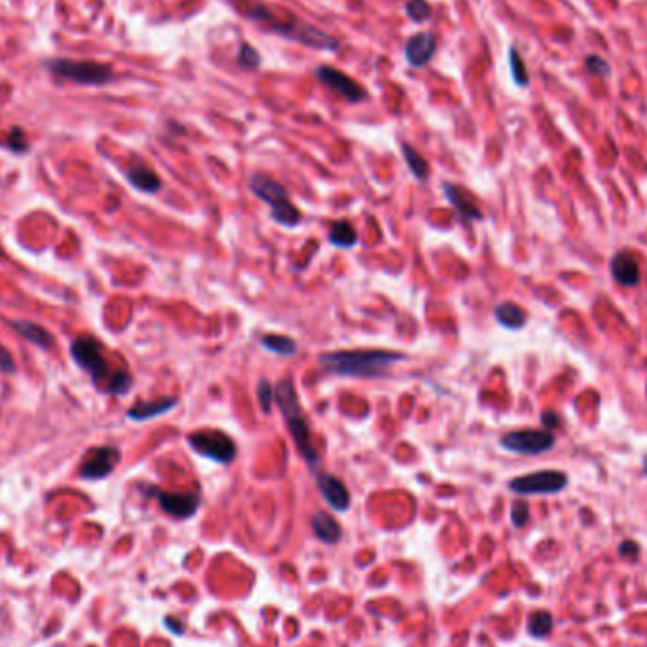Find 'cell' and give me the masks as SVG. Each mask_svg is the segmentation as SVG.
<instances>
[{
  "label": "cell",
  "instance_id": "cell-1",
  "mask_svg": "<svg viewBox=\"0 0 647 647\" xmlns=\"http://www.w3.org/2000/svg\"><path fill=\"white\" fill-rule=\"evenodd\" d=\"M243 10L244 17H248L257 25H262L265 31L269 33L280 34L288 40H296L303 46H309L312 49H320V51H335L339 49V40L335 36H331L326 31H320L314 25H309L305 21L297 19L296 15L291 17H280V15L269 8L267 4L256 2V0H244Z\"/></svg>",
  "mask_w": 647,
  "mask_h": 647
},
{
  "label": "cell",
  "instance_id": "cell-2",
  "mask_svg": "<svg viewBox=\"0 0 647 647\" xmlns=\"http://www.w3.org/2000/svg\"><path fill=\"white\" fill-rule=\"evenodd\" d=\"M405 354L383 349H356V351L328 352L320 356L326 373L349 378H381L392 365L404 362Z\"/></svg>",
  "mask_w": 647,
  "mask_h": 647
},
{
  "label": "cell",
  "instance_id": "cell-3",
  "mask_svg": "<svg viewBox=\"0 0 647 647\" xmlns=\"http://www.w3.org/2000/svg\"><path fill=\"white\" fill-rule=\"evenodd\" d=\"M250 191L262 199L263 202H267L271 209V218L282 225V227H297L301 223V212L297 209L296 205L290 201V195L284 188L282 184L273 180L271 176L257 173V175L250 176Z\"/></svg>",
  "mask_w": 647,
  "mask_h": 647
},
{
  "label": "cell",
  "instance_id": "cell-4",
  "mask_svg": "<svg viewBox=\"0 0 647 647\" xmlns=\"http://www.w3.org/2000/svg\"><path fill=\"white\" fill-rule=\"evenodd\" d=\"M70 354H72V360L76 364L91 377L93 385L99 386L102 392L106 390L108 383H110L115 369H112L108 364L101 341L93 335H81L70 344Z\"/></svg>",
  "mask_w": 647,
  "mask_h": 647
},
{
  "label": "cell",
  "instance_id": "cell-5",
  "mask_svg": "<svg viewBox=\"0 0 647 647\" xmlns=\"http://www.w3.org/2000/svg\"><path fill=\"white\" fill-rule=\"evenodd\" d=\"M46 68L54 76L76 81L81 86H104L114 80L115 74L110 65L97 61H68V59H51Z\"/></svg>",
  "mask_w": 647,
  "mask_h": 647
},
{
  "label": "cell",
  "instance_id": "cell-6",
  "mask_svg": "<svg viewBox=\"0 0 647 647\" xmlns=\"http://www.w3.org/2000/svg\"><path fill=\"white\" fill-rule=\"evenodd\" d=\"M188 445L205 458L218 464H231L237 456L235 441L222 430L205 428L191 431L188 436Z\"/></svg>",
  "mask_w": 647,
  "mask_h": 647
},
{
  "label": "cell",
  "instance_id": "cell-7",
  "mask_svg": "<svg viewBox=\"0 0 647 647\" xmlns=\"http://www.w3.org/2000/svg\"><path fill=\"white\" fill-rule=\"evenodd\" d=\"M568 477L562 472L543 470L528 475H520L509 481V490L517 494H557L564 490Z\"/></svg>",
  "mask_w": 647,
  "mask_h": 647
},
{
  "label": "cell",
  "instance_id": "cell-8",
  "mask_svg": "<svg viewBox=\"0 0 647 647\" xmlns=\"http://www.w3.org/2000/svg\"><path fill=\"white\" fill-rule=\"evenodd\" d=\"M314 74H317L320 83L333 89L339 97H343L344 101L352 102V104H358V102H364L369 99V93L365 91L364 86L354 80V78H351L349 74H344L343 70H339V68H333L330 65H320L314 70Z\"/></svg>",
  "mask_w": 647,
  "mask_h": 647
},
{
  "label": "cell",
  "instance_id": "cell-9",
  "mask_svg": "<svg viewBox=\"0 0 647 647\" xmlns=\"http://www.w3.org/2000/svg\"><path fill=\"white\" fill-rule=\"evenodd\" d=\"M500 445L517 454H541L553 449L554 436L547 430L509 431L502 436Z\"/></svg>",
  "mask_w": 647,
  "mask_h": 647
},
{
  "label": "cell",
  "instance_id": "cell-10",
  "mask_svg": "<svg viewBox=\"0 0 647 647\" xmlns=\"http://www.w3.org/2000/svg\"><path fill=\"white\" fill-rule=\"evenodd\" d=\"M120 456H122L120 449H115V447H95L86 454V458L81 462L80 477L89 479V481H99V479L108 477L120 462Z\"/></svg>",
  "mask_w": 647,
  "mask_h": 647
},
{
  "label": "cell",
  "instance_id": "cell-11",
  "mask_svg": "<svg viewBox=\"0 0 647 647\" xmlns=\"http://www.w3.org/2000/svg\"><path fill=\"white\" fill-rule=\"evenodd\" d=\"M154 496L165 513H169L175 519H189L193 517L201 506L199 494L193 493H163L159 488H152Z\"/></svg>",
  "mask_w": 647,
  "mask_h": 647
},
{
  "label": "cell",
  "instance_id": "cell-12",
  "mask_svg": "<svg viewBox=\"0 0 647 647\" xmlns=\"http://www.w3.org/2000/svg\"><path fill=\"white\" fill-rule=\"evenodd\" d=\"M286 424H288V430H290V436L291 439H294V443H296L299 454L303 456L305 462L309 464V468L314 470V468L320 464V456H318V452L314 451V447H312L309 424H307V420H305L303 413L299 411L296 413V415H291V417H286Z\"/></svg>",
  "mask_w": 647,
  "mask_h": 647
},
{
  "label": "cell",
  "instance_id": "cell-13",
  "mask_svg": "<svg viewBox=\"0 0 647 647\" xmlns=\"http://www.w3.org/2000/svg\"><path fill=\"white\" fill-rule=\"evenodd\" d=\"M438 49V40L433 33H417L405 44V59L415 68L426 67Z\"/></svg>",
  "mask_w": 647,
  "mask_h": 647
},
{
  "label": "cell",
  "instance_id": "cell-14",
  "mask_svg": "<svg viewBox=\"0 0 647 647\" xmlns=\"http://www.w3.org/2000/svg\"><path fill=\"white\" fill-rule=\"evenodd\" d=\"M317 485L324 500L333 507L335 511H346L351 507V494L349 488L344 485L343 481L331 473H318L317 475Z\"/></svg>",
  "mask_w": 647,
  "mask_h": 647
},
{
  "label": "cell",
  "instance_id": "cell-15",
  "mask_svg": "<svg viewBox=\"0 0 647 647\" xmlns=\"http://www.w3.org/2000/svg\"><path fill=\"white\" fill-rule=\"evenodd\" d=\"M612 277L615 282L621 284L623 288H632L638 286L641 278L640 263L630 254V252H619L612 259Z\"/></svg>",
  "mask_w": 647,
  "mask_h": 647
},
{
  "label": "cell",
  "instance_id": "cell-16",
  "mask_svg": "<svg viewBox=\"0 0 647 647\" xmlns=\"http://www.w3.org/2000/svg\"><path fill=\"white\" fill-rule=\"evenodd\" d=\"M443 191H445L447 201L451 202L452 209L456 210V214L460 218H464L468 222H479L483 220V212L479 210V207L473 201V197L465 191V189L454 186V184H443Z\"/></svg>",
  "mask_w": 647,
  "mask_h": 647
},
{
  "label": "cell",
  "instance_id": "cell-17",
  "mask_svg": "<svg viewBox=\"0 0 647 647\" xmlns=\"http://www.w3.org/2000/svg\"><path fill=\"white\" fill-rule=\"evenodd\" d=\"M178 405V398H159L152 399V401H138L131 409H127V418L135 420V422H146L150 418H157L169 413L170 409H175Z\"/></svg>",
  "mask_w": 647,
  "mask_h": 647
},
{
  "label": "cell",
  "instance_id": "cell-18",
  "mask_svg": "<svg viewBox=\"0 0 647 647\" xmlns=\"http://www.w3.org/2000/svg\"><path fill=\"white\" fill-rule=\"evenodd\" d=\"M127 180L133 188H136L142 193H157L163 186L161 178L144 163H135L129 167Z\"/></svg>",
  "mask_w": 647,
  "mask_h": 647
},
{
  "label": "cell",
  "instance_id": "cell-19",
  "mask_svg": "<svg viewBox=\"0 0 647 647\" xmlns=\"http://www.w3.org/2000/svg\"><path fill=\"white\" fill-rule=\"evenodd\" d=\"M310 528H312L314 536H317L320 541H324V543H328V545L337 543L339 539H341V536H343L341 525L331 517L330 513H314V517L310 520Z\"/></svg>",
  "mask_w": 647,
  "mask_h": 647
},
{
  "label": "cell",
  "instance_id": "cell-20",
  "mask_svg": "<svg viewBox=\"0 0 647 647\" xmlns=\"http://www.w3.org/2000/svg\"><path fill=\"white\" fill-rule=\"evenodd\" d=\"M12 328H14L25 341H29V343L36 344V346H40V349H46V351L54 349V335H51L46 328L38 326V324L27 322V320H15V322H12Z\"/></svg>",
  "mask_w": 647,
  "mask_h": 647
},
{
  "label": "cell",
  "instance_id": "cell-21",
  "mask_svg": "<svg viewBox=\"0 0 647 647\" xmlns=\"http://www.w3.org/2000/svg\"><path fill=\"white\" fill-rule=\"evenodd\" d=\"M494 317H496V320H498L504 328H507V330H520L526 324L528 314L520 309L519 305L506 301V303H500L498 307H496Z\"/></svg>",
  "mask_w": 647,
  "mask_h": 647
},
{
  "label": "cell",
  "instance_id": "cell-22",
  "mask_svg": "<svg viewBox=\"0 0 647 647\" xmlns=\"http://www.w3.org/2000/svg\"><path fill=\"white\" fill-rule=\"evenodd\" d=\"M401 154H404L405 163L409 165V169H411L413 176H415L417 180L424 182V180L430 178V163L426 161L424 157H422V154H420L417 148H413L411 144L404 142V144H401Z\"/></svg>",
  "mask_w": 647,
  "mask_h": 647
},
{
  "label": "cell",
  "instance_id": "cell-23",
  "mask_svg": "<svg viewBox=\"0 0 647 647\" xmlns=\"http://www.w3.org/2000/svg\"><path fill=\"white\" fill-rule=\"evenodd\" d=\"M328 241H330V244H333V246H337V248H352V246L358 243L356 230H354L349 222L341 220V222L331 225Z\"/></svg>",
  "mask_w": 647,
  "mask_h": 647
},
{
  "label": "cell",
  "instance_id": "cell-24",
  "mask_svg": "<svg viewBox=\"0 0 647 647\" xmlns=\"http://www.w3.org/2000/svg\"><path fill=\"white\" fill-rule=\"evenodd\" d=\"M262 346L265 351L280 354V356H294L297 352V343L288 335H273V333L263 335Z\"/></svg>",
  "mask_w": 647,
  "mask_h": 647
},
{
  "label": "cell",
  "instance_id": "cell-25",
  "mask_svg": "<svg viewBox=\"0 0 647 647\" xmlns=\"http://www.w3.org/2000/svg\"><path fill=\"white\" fill-rule=\"evenodd\" d=\"M551 630H553V615L549 612H543V609L532 614V617L528 621V632L532 634L534 638H543Z\"/></svg>",
  "mask_w": 647,
  "mask_h": 647
},
{
  "label": "cell",
  "instance_id": "cell-26",
  "mask_svg": "<svg viewBox=\"0 0 647 647\" xmlns=\"http://www.w3.org/2000/svg\"><path fill=\"white\" fill-rule=\"evenodd\" d=\"M131 386H133V377L129 375V371L115 369L112 378H110V383H108L104 394H110V396H125V394L131 390Z\"/></svg>",
  "mask_w": 647,
  "mask_h": 647
},
{
  "label": "cell",
  "instance_id": "cell-27",
  "mask_svg": "<svg viewBox=\"0 0 647 647\" xmlns=\"http://www.w3.org/2000/svg\"><path fill=\"white\" fill-rule=\"evenodd\" d=\"M509 67H511V76H513V80H515V83L520 86V88H526V86L530 83L528 70H526L525 63H522L519 51H517L515 47L509 49Z\"/></svg>",
  "mask_w": 647,
  "mask_h": 647
},
{
  "label": "cell",
  "instance_id": "cell-28",
  "mask_svg": "<svg viewBox=\"0 0 647 647\" xmlns=\"http://www.w3.org/2000/svg\"><path fill=\"white\" fill-rule=\"evenodd\" d=\"M237 63L244 70H256L262 65V55H259V51L254 46L243 44L241 49H239V55H237Z\"/></svg>",
  "mask_w": 647,
  "mask_h": 647
},
{
  "label": "cell",
  "instance_id": "cell-29",
  "mask_svg": "<svg viewBox=\"0 0 647 647\" xmlns=\"http://www.w3.org/2000/svg\"><path fill=\"white\" fill-rule=\"evenodd\" d=\"M405 12L415 23H426L431 17V6L426 0H409L405 4Z\"/></svg>",
  "mask_w": 647,
  "mask_h": 647
},
{
  "label": "cell",
  "instance_id": "cell-30",
  "mask_svg": "<svg viewBox=\"0 0 647 647\" xmlns=\"http://www.w3.org/2000/svg\"><path fill=\"white\" fill-rule=\"evenodd\" d=\"M257 404L265 415H271L273 404H275V392H273V386L267 378L259 381V385H257Z\"/></svg>",
  "mask_w": 647,
  "mask_h": 647
},
{
  "label": "cell",
  "instance_id": "cell-31",
  "mask_svg": "<svg viewBox=\"0 0 647 647\" xmlns=\"http://www.w3.org/2000/svg\"><path fill=\"white\" fill-rule=\"evenodd\" d=\"M6 146L14 154H25L29 148V142L27 136H25V131L21 127H12L10 129V133H8L6 138Z\"/></svg>",
  "mask_w": 647,
  "mask_h": 647
},
{
  "label": "cell",
  "instance_id": "cell-32",
  "mask_svg": "<svg viewBox=\"0 0 647 647\" xmlns=\"http://www.w3.org/2000/svg\"><path fill=\"white\" fill-rule=\"evenodd\" d=\"M585 67L593 76L609 74V65L606 63V59H602V57H598V55H589V57L585 59Z\"/></svg>",
  "mask_w": 647,
  "mask_h": 647
},
{
  "label": "cell",
  "instance_id": "cell-33",
  "mask_svg": "<svg viewBox=\"0 0 647 647\" xmlns=\"http://www.w3.org/2000/svg\"><path fill=\"white\" fill-rule=\"evenodd\" d=\"M528 519H530V509H528V504H525V502H515L511 507L513 525L517 526V528H522V526L528 522Z\"/></svg>",
  "mask_w": 647,
  "mask_h": 647
},
{
  "label": "cell",
  "instance_id": "cell-34",
  "mask_svg": "<svg viewBox=\"0 0 647 647\" xmlns=\"http://www.w3.org/2000/svg\"><path fill=\"white\" fill-rule=\"evenodd\" d=\"M0 371H4V373H14L15 371L14 358L10 356V352L2 344H0Z\"/></svg>",
  "mask_w": 647,
  "mask_h": 647
},
{
  "label": "cell",
  "instance_id": "cell-35",
  "mask_svg": "<svg viewBox=\"0 0 647 647\" xmlns=\"http://www.w3.org/2000/svg\"><path fill=\"white\" fill-rule=\"evenodd\" d=\"M640 553V545L636 541H623L619 547V554L623 557H638Z\"/></svg>",
  "mask_w": 647,
  "mask_h": 647
},
{
  "label": "cell",
  "instance_id": "cell-36",
  "mask_svg": "<svg viewBox=\"0 0 647 647\" xmlns=\"http://www.w3.org/2000/svg\"><path fill=\"white\" fill-rule=\"evenodd\" d=\"M541 422H543V426H545L547 430H553V428H557V426H559L560 418H559V415H554V413L547 411V413H543V415H541Z\"/></svg>",
  "mask_w": 647,
  "mask_h": 647
},
{
  "label": "cell",
  "instance_id": "cell-37",
  "mask_svg": "<svg viewBox=\"0 0 647 647\" xmlns=\"http://www.w3.org/2000/svg\"><path fill=\"white\" fill-rule=\"evenodd\" d=\"M165 623H167V627L173 628V630H175L176 634H182V627H180V625H176L175 621H170V617H167V621H165Z\"/></svg>",
  "mask_w": 647,
  "mask_h": 647
},
{
  "label": "cell",
  "instance_id": "cell-38",
  "mask_svg": "<svg viewBox=\"0 0 647 647\" xmlns=\"http://www.w3.org/2000/svg\"><path fill=\"white\" fill-rule=\"evenodd\" d=\"M644 468H646V473H647V456H646V460H644Z\"/></svg>",
  "mask_w": 647,
  "mask_h": 647
}]
</instances>
